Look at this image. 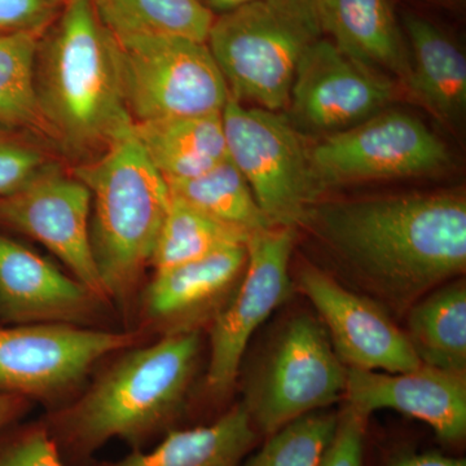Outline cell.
<instances>
[{"instance_id":"24","label":"cell","mask_w":466,"mask_h":466,"mask_svg":"<svg viewBox=\"0 0 466 466\" xmlns=\"http://www.w3.org/2000/svg\"><path fill=\"white\" fill-rule=\"evenodd\" d=\"M253 233L227 225L170 195L150 266L155 272L245 247Z\"/></svg>"},{"instance_id":"10","label":"cell","mask_w":466,"mask_h":466,"mask_svg":"<svg viewBox=\"0 0 466 466\" xmlns=\"http://www.w3.org/2000/svg\"><path fill=\"white\" fill-rule=\"evenodd\" d=\"M128 112L137 122L220 115L228 86L205 42L174 35L116 39Z\"/></svg>"},{"instance_id":"27","label":"cell","mask_w":466,"mask_h":466,"mask_svg":"<svg viewBox=\"0 0 466 466\" xmlns=\"http://www.w3.org/2000/svg\"><path fill=\"white\" fill-rule=\"evenodd\" d=\"M337 412L318 410L260 441L240 466H319L332 441Z\"/></svg>"},{"instance_id":"22","label":"cell","mask_w":466,"mask_h":466,"mask_svg":"<svg viewBox=\"0 0 466 466\" xmlns=\"http://www.w3.org/2000/svg\"><path fill=\"white\" fill-rule=\"evenodd\" d=\"M404 332L422 364L466 373L465 281L441 285L413 303Z\"/></svg>"},{"instance_id":"14","label":"cell","mask_w":466,"mask_h":466,"mask_svg":"<svg viewBox=\"0 0 466 466\" xmlns=\"http://www.w3.org/2000/svg\"><path fill=\"white\" fill-rule=\"evenodd\" d=\"M297 289L317 309L334 352L346 368L400 373L421 366L406 332L375 300L348 289L311 265L300 268Z\"/></svg>"},{"instance_id":"33","label":"cell","mask_w":466,"mask_h":466,"mask_svg":"<svg viewBox=\"0 0 466 466\" xmlns=\"http://www.w3.org/2000/svg\"><path fill=\"white\" fill-rule=\"evenodd\" d=\"M33 401L24 397L0 392V431L17 424L29 412Z\"/></svg>"},{"instance_id":"23","label":"cell","mask_w":466,"mask_h":466,"mask_svg":"<svg viewBox=\"0 0 466 466\" xmlns=\"http://www.w3.org/2000/svg\"><path fill=\"white\" fill-rule=\"evenodd\" d=\"M91 5L116 39L174 35L207 43L216 18L200 0H91Z\"/></svg>"},{"instance_id":"15","label":"cell","mask_w":466,"mask_h":466,"mask_svg":"<svg viewBox=\"0 0 466 466\" xmlns=\"http://www.w3.org/2000/svg\"><path fill=\"white\" fill-rule=\"evenodd\" d=\"M343 401L368 417L392 410L424 422L443 446L466 441V373L421 364L400 373L346 368Z\"/></svg>"},{"instance_id":"17","label":"cell","mask_w":466,"mask_h":466,"mask_svg":"<svg viewBox=\"0 0 466 466\" xmlns=\"http://www.w3.org/2000/svg\"><path fill=\"white\" fill-rule=\"evenodd\" d=\"M247 260L245 245L155 272L137 299L139 329L159 337L201 332L231 299Z\"/></svg>"},{"instance_id":"28","label":"cell","mask_w":466,"mask_h":466,"mask_svg":"<svg viewBox=\"0 0 466 466\" xmlns=\"http://www.w3.org/2000/svg\"><path fill=\"white\" fill-rule=\"evenodd\" d=\"M0 466H67L41 420L0 431Z\"/></svg>"},{"instance_id":"34","label":"cell","mask_w":466,"mask_h":466,"mask_svg":"<svg viewBox=\"0 0 466 466\" xmlns=\"http://www.w3.org/2000/svg\"><path fill=\"white\" fill-rule=\"evenodd\" d=\"M200 2L214 16L216 15L219 16V15L228 14V12L235 11V9L250 5L256 0H200Z\"/></svg>"},{"instance_id":"9","label":"cell","mask_w":466,"mask_h":466,"mask_svg":"<svg viewBox=\"0 0 466 466\" xmlns=\"http://www.w3.org/2000/svg\"><path fill=\"white\" fill-rule=\"evenodd\" d=\"M345 386L346 367L324 325L299 314L279 333L242 403L265 440L294 420L343 400Z\"/></svg>"},{"instance_id":"32","label":"cell","mask_w":466,"mask_h":466,"mask_svg":"<svg viewBox=\"0 0 466 466\" xmlns=\"http://www.w3.org/2000/svg\"><path fill=\"white\" fill-rule=\"evenodd\" d=\"M386 466H466V459L440 451H407L395 456Z\"/></svg>"},{"instance_id":"12","label":"cell","mask_w":466,"mask_h":466,"mask_svg":"<svg viewBox=\"0 0 466 466\" xmlns=\"http://www.w3.org/2000/svg\"><path fill=\"white\" fill-rule=\"evenodd\" d=\"M91 192L55 164L0 196V231L25 235L63 262L70 275L110 305L92 256Z\"/></svg>"},{"instance_id":"20","label":"cell","mask_w":466,"mask_h":466,"mask_svg":"<svg viewBox=\"0 0 466 466\" xmlns=\"http://www.w3.org/2000/svg\"><path fill=\"white\" fill-rule=\"evenodd\" d=\"M410 73L407 86L435 116L453 121L466 106L464 52L443 30L419 15L403 16Z\"/></svg>"},{"instance_id":"31","label":"cell","mask_w":466,"mask_h":466,"mask_svg":"<svg viewBox=\"0 0 466 466\" xmlns=\"http://www.w3.org/2000/svg\"><path fill=\"white\" fill-rule=\"evenodd\" d=\"M69 0H0V34H45Z\"/></svg>"},{"instance_id":"11","label":"cell","mask_w":466,"mask_h":466,"mask_svg":"<svg viewBox=\"0 0 466 466\" xmlns=\"http://www.w3.org/2000/svg\"><path fill=\"white\" fill-rule=\"evenodd\" d=\"M296 238L294 227H269L251 235L240 283L210 323L205 383L214 400H225L232 390L251 336L293 294L289 269Z\"/></svg>"},{"instance_id":"13","label":"cell","mask_w":466,"mask_h":466,"mask_svg":"<svg viewBox=\"0 0 466 466\" xmlns=\"http://www.w3.org/2000/svg\"><path fill=\"white\" fill-rule=\"evenodd\" d=\"M395 94L390 76L359 63L323 36L300 60L287 116L297 130L327 137L388 108Z\"/></svg>"},{"instance_id":"7","label":"cell","mask_w":466,"mask_h":466,"mask_svg":"<svg viewBox=\"0 0 466 466\" xmlns=\"http://www.w3.org/2000/svg\"><path fill=\"white\" fill-rule=\"evenodd\" d=\"M222 121L228 158L269 225L302 227L309 208L319 201L303 134L283 113L247 106L231 95Z\"/></svg>"},{"instance_id":"5","label":"cell","mask_w":466,"mask_h":466,"mask_svg":"<svg viewBox=\"0 0 466 466\" xmlns=\"http://www.w3.org/2000/svg\"><path fill=\"white\" fill-rule=\"evenodd\" d=\"M323 36L317 0H256L214 18L207 45L233 99L284 112L300 60Z\"/></svg>"},{"instance_id":"8","label":"cell","mask_w":466,"mask_h":466,"mask_svg":"<svg viewBox=\"0 0 466 466\" xmlns=\"http://www.w3.org/2000/svg\"><path fill=\"white\" fill-rule=\"evenodd\" d=\"M450 159L446 144L421 119L388 108L309 147L318 198L348 184L441 173Z\"/></svg>"},{"instance_id":"16","label":"cell","mask_w":466,"mask_h":466,"mask_svg":"<svg viewBox=\"0 0 466 466\" xmlns=\"http://www.w3.org/2000/svg\"><path fill=\"white\" fill-rule=\"evenodd\" d=\"M106 306L81 281L0 231V323L95 328Z\"/></svg>"},{"instance_id":"3","label":"cell","mask_w":466,"mask_h":466,"mask_svg":"<svg viewBox=\"0 0 466 466\" xmlns=\"http://www.w3.org/2000/svg\"><path fill=\"white\" fill-rule=\"evenodd\" d=\"M34 87L45 133L73 157L133 133L118 43L91 0H69L39 39Z\"/></svg>"},{"instance_id":"26","label":"cell","mask_w":466,"mask_h":466,"mask_svg":"<svg viewBox=\"0 0 466 466\" xmlns=\"http://www.w3.org/2000/svg\"><path fill=\"white\" fill-rule=\"evenodd\" d=\"M41 34H0V130L45 131L34 87Z\"/></svg>"},{"instance_id":"25","label":"cell","mask_w":466,"mask_h":466,"mask_svg":"<svg viewBox=\"0 0 466 466\" xmlns=\"http://www.w3.org/2000/svg\"><path fill=\"white\" fill-rule=\"evenodd\" d=\"M167 183L171 196L227 225L251 233L272 227L244 175L229 158L198 177Z\"/></svg>"},{"instance_id":"19","label":"cell","mask_w":466,"mask_h":466,"mask_svg":"<svg viewBox=\"0 0 466 466\" xmlns=\"http://www.w3.org/2000/svg\"><path fill=\"white\" fill-rule=\"evenodd\" d=\"M262 441L241 401L208 424L171 429L148 452L81 466H240Z\"/></svg>"},{"instance_id":"30","label":"cell","mask_w":466,"mask_h":466,"mask_svg":"<svg viewBox=\"0 0 466 466\" xmlns=\"http://www.w3.org/2000/svg\"><path fill=\"white\" fill-rule=\"evenodd\" d=\"M48 164L38 147L12 131L0 130V196L20 188Z\"/></svg>"},{"instance_id":"6","label":"cell","mask_w":466,"mask_h":466,"mask_svg":"<svg viewBox=\"0 0 466 466\" xmlns=\"http://www.w3.org/2000/svg\"><path fill=\"white\" fill-rule=\"evenodd\" d=\"M149 336L70 324L0 327V392L50 404H66L97 363Z\"/></svg>"},{"instance_id":"18","label":"cell","mask_w":466,"mask_h":466,"mask_svg":"<svg viewBox=\"0 0 466 466\" xmlns=\"http://www.w3.org/2000/svg\"><path fill=\"white\" fill-rule=\"evenodd\" d=\"M321 26L349 56L407 84L410 48L389 0H317Z\"/></svg>"},{"instance_id":"21","label":"cell","mask_w":466,"mask_h":466,"mask_svg":"<svg viewBox=\"0 0 466 466\" xmlns=\"http://www.w3.org/2000/svg\"><path fill=\"white\" fill-rule=\"evenodd\" d=\"M133 133L165 180L198 177L228 158L222 113L137 122Z\"/></svg>"},{"instance_id":"1","label":"cell","mask_w":466,"mask_h":466,"mask_svg":"<svg viewBox=\"0 0 466 466\" xmlns=\"http://www.w3.org/2000/svg\"><path fill=\"white\" fill-rule=\"evenodd\" d=\"M309 227L382 309L404 314L466 268L460 193L317 201Z\"/></svg>"},{"instance_id":"4","label":"cell","mask_w":466,"mask_h":466,"mask_svg":"<svg viewBox=\"0 0 466 466\" xmlns=\"http://www.w3.org/2000/svg\"><path fill=\"white\" fill-rule=\"evenodd\" d=\"M90 189L92 256L110 305L130 317L170 205L167 180L134 133L75 168Z\"/></svg>"},{"instance_id":"29","label":"cell","mask_w":466,"mask_h":466,"mask_svg":"<svg viewBox=\"0 0 466 466\" xmlns=\"http://www.w3.org/2000/svg\"><path fill=\"white\" fill-rule=\"evenodd\" d=\"M368 422L370 417L343 403L337 412L332 441L319 466H367Z\"/></svg>"},{"instance_id":"2","label":"cell","mask_w":466,"mask_h":466,"mask_svg":"<svg viewBox=\"0 0 466 466\" xmlns=\"http://www.w3.org/2000/svg\"><path fill=\"white\" fill-rule=\"evenodd\" d=\"M201 350V332H186L119 351L81 395L41 419L66 464L90 461L112 440L144 450L179 428Z\"/></svg>"}]
</instances>
